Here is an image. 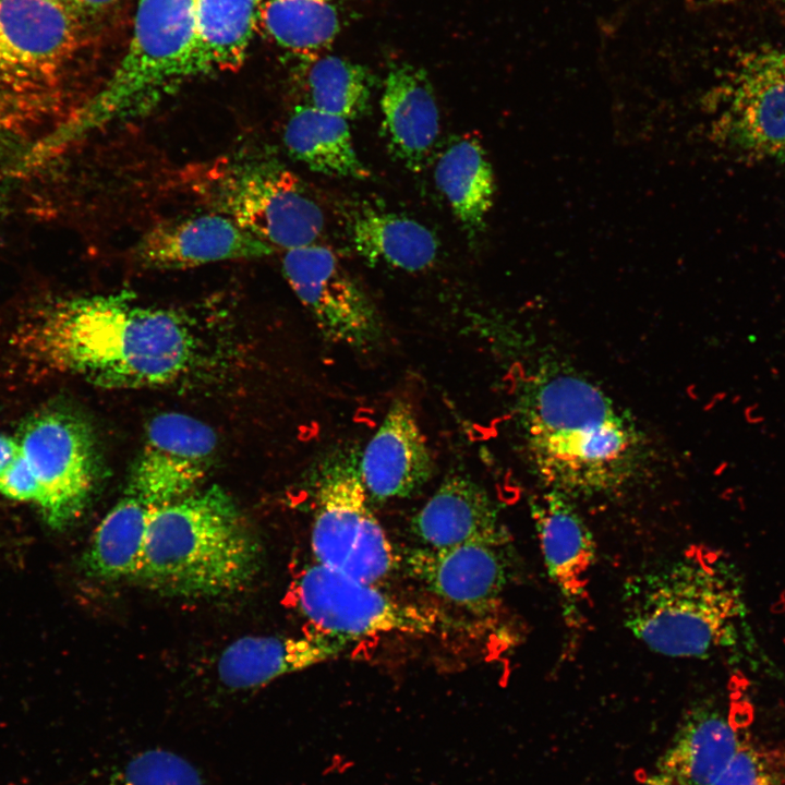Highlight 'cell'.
<instances>
[{
  "mask_svg": "<svg viewBox=\"0 0 785 785\" xmlns=\"http://www.w3.org/2000/svg\"><path fill=\"white\" fill-rule=\"evenodd\" d=\"M531 516L547 573L568 605L579 602L595 559L592 532L570 497L548 490L534 497Z\"/></svg>",
  "mask_w": 785,
  "mask_h": 785,
  "instance_id": "ffe728a7",
  "label": "cell"
},
{
  "mask_svg": "<svg viewBox=\"0 0 785 785\" xmlns=\"http://www.w3.org/2000/svg\"><path fill=\"white\" fill-rule=\"evenodd\" d=\"M382 134L390 155L418 172L428 162L439 134V110L426 72L394 63L381 98Z\"/></svg>",
  "mask_w": 785,
  "mask_h": 785,
  "instance_id": "e0dca14e",
  "label": "cell"
},
{
  "mask_svg": "<svg viewBox=\"0 0 785 785\" xmlns=\"http://www.w3.org/2000/svg\"><path fill=\"white\" fill-rule=\"evenodd\" d=\"M347 644L322 635L244 636L231 642L220 654L217 673L231 690L263 687L285 675L306 669L335 657Z\"/></svg>",
  "mask_w": 785,
  "mask_h": 785,
  "instance_id": "d6986e66",
  "label": "cell"
},
{
  "mask_svg": "<svg viewBox=\"0 0 785 785\" xmlns=\"http://www.w3.org/2000/svg\"><path fill=\"white\" fill-rule=\"evenodd\" d=\"M283 143L312 171L358 180L370 176L354 149L348 120L339 116L299 105L285 125Z\"/></svg>",
  "mask_w": 785,
  "mask_h": 785,
  "instance_id": "cb8c5ba5",
  "label": "cell"
},
{
  "mask_svg": "<svg viewBox=\"0 0 785 785\" xmlns=\"http://www.w3.org/2000/svg\"><path fill=\"white\" fill-rule=\"evenodd\" d=\"M266 0H194L209 70H235L245 58Z\"/></svg>",
  "mask_w": 785,
  "mask_h": 785,
  "instance_id": "484cf974",
  "label": "cell"
},
{
  "mask_svg": "<svg viewBox=\"0 0 785 785\" xmlns=\"http://www.w3.org/2000/svg\"><path fill=\"white\" fill-rule=\"evenodd\" d=\"M742 739L730 714L710 704L693 706L661 757L657 772L674 785H712Z\"/></svg>",
  "mask_w": 785,
  "mask_h": 785,
  "instance_id": "44dd1931",
  "label": "cell"
},
{
  "mask_svg": "<svg viewBox=\"0 0 785 785\" xmlns=\"http://www.w3.org/2000/svg\"><path fill=\"white\" fill-rule=\"evenodd\" d=\"M644 785H674L669 778L659 773L657 771L650 775Z\"/></svg>",
  "mask_w": 785,
  "mask_h": 785,
  "instance_id": "836d02e7",
  "label": "cell"
},
{
  "mask_svg": "<svg viewBox=\"0 0 785 785\" xmlns=\"http://www.w3.org/2000/svg\"><path fill=\"white\" fill-rule=\"evenodd\" d=\"M275 250L231 218L206 213L160 222L132 249L133 258L154 269H185L212 263L259 258Z\"/></svg>",
  "mask_w": 785,
  "mask_h": 785,
  "instance_id": "5bb4252c",
  "label": "cell"
},
{
  "mask_svg": "<svg viewBox=\"0 0 785 785\" xmlns=\"http://www.w3.org/2000/svg\"><path fill=\"white\" fill-rule=\"evenodd\" d=\"M624 620L652 651L672 657H706L733 645L746 613L742 585L732 564L695 547L625 585Z\"/></svg>",
  "mask_w": 785,
  "mask_h": 785,
  "instance_id": "277c9868",
  "label": "cell"
},
{
  "mask_svg": "<svg viewBox=\"0 0 785 785\" xmlns=\"http://www.w3.org/2000/svg\"><path fill=\"white\" fill-rule=\"evenodd\" d=\"M16 439L38 482L35 505L51 528L68 527L85 510L99 478L92 426L76 412L50 406L31 414Z\"/></svg>",
  "mask_w": 785,
  "mask_h": 785,
  "instance_id": "ba28073f",
  "label": "cell"
},
{
  "mask_svg": "<svg viewBox=\"0 0 785 785\" xmlns=\"http://www.w3.org/2000/svg\"><path fill=\"white\" fill-rule=\"evenodd\" d=\"M102 785H205V780L192 762L178 753L149 749L116 769Z\"/></svg>",
  "mask_w": 785,
  "mask_h": 785,
  "instance_id": "83f0119b",
  "label": "cell"
},
{
  "mask_svg": "<svg viewBox=\"0 0 785 785\" xmlns=\"http://www.w3.org/2000/svg\"><path fill=\"white\" fill-rule=\"evenodd\" d=\"M712 785H785V750L744 737Z\"/></svg>",
  "mask_w": 785,
  "mask_h": 785,
  "instance_id": "f1b7e54d",
  "label": "cell"
},
{
  "mask_svg": "<svg viewBox=\"0 0 785 785\" xmlns=\"http://www.w3.org/2000/svg\"><path fill=\"white\" fill-rule=\"evenodd\" d=\"M192 192L213 212L275 251L315 243L324 214L302 181L277 160L253 153L221 157L191 172Z\"/></svg>",
  "mask_w": 785,
  "mask_h": 785,
  "instance_id": "8992f818",
  "label": "cell"
},
{
  "mask_svg": "<svg viewBox=\"0 0 785 785\" xmlns=\"http://www.w3.org/2000/svg\"><path fill=\"white\" fill-rule=\"evenodd\" d=\"M21 447L16 437L0 433V475L17 459Z\"/></svg>",
  "mask_w": 785,
  "mask_h": 785,
  "instance_id": "1f68e13d",
  "label": "cell"
},
{
  "mask_svg": "<svg viewBox=\"0 0 785 785\" xmlns=\"http://www.w3.org/2000/svg\"><path fill=\"white\" fill-rule=\"evenodd\" d=\"M359 470L376 500L408 497L433 475L434 462L411 406L395 401L365 447Z\"/></svg>",
  "mask_w": 785,
  "mask_h": 785,
  "instance_id": "9a60e30c",
  "label": "cell"
},
{
  "mask_svg": "<svg viewBox=\"0 0 785 785\" xmlns=\"http://www.w3.org/2000/svg\"><path fill=\"white\" fill-rule=\"evenodd\" d=\"M410 526L422 546L432 550L469 543L503 545L507 541L486 491L460 474L443 481Z\"/></svg>",
  "mask_w": 785,
  "mask_h": 785,
  "instance_id": "ac0fdd59",
  "label": "cell"
},
{
  "mask_svg": "<svg viewBox=\"0 0 785 785\" xmlns=\"http://www.w3.org/2000/svg\"><path fill=\"white\" fill-rule=\"evenodd\" d=\"M347 220L350 243L369 264L421 271L430 268L438 256L436 234L402 214L364 204L354 208Z\"/></svg>",
  "mask_w": 785,
  "mask_h": 785,
  "instance_id": "7402d4cb",
  "label": "cell"
},
{
  "mask_svg": "<svg viewBox=\"0 0 785 785\" xmlns=\"http://www.w3.org/2000/svg\"><path fill=\"white\" fill-rule=\"evenodd\" d=\"M309 61L303 74L307 105L347 120L369 111L372 80L363 65L333 55Z\"/></svg>",
  "mask_w": 785,
  "mask_h": 785,
  "instance_id": "4316f807",
  "label": "cell"
},
{
  "mask_svg": "<svg viewBox=\"0 0 785 785\" xmlns=\"http://www.w3.org/2000/svg\"><path fill=\"white\" fill-rule=\"evenodd\" d=\"M532 469L547 490L568 497L612 492L640 466L642 436L602 389L566 370L538 372L520 400Z\"/></svg>",
  "mask_w": 785,
  "mask_h": 785,
  "instance_id": "7a4b0ae2",
  "label": "cell"
},
{
  "mask_svg": "<svg viewBox=\"0 0 785 785\" xmlns=\"http://www.w3.org/2000/svg\"><path fill=\"white\" fill-rule=\"evenodd\" d=\"M194 0H140L129 48L105 87L51 134L56 147L132 113L168 87L208 72Z\"/></svg>",
  "mask_w": 785,
  "mask_h": 785,
  "instance_id": "5b68a950",
  "label": "cell"
},
{
  "mask_svg": "<svg viewBox=\"0 0 785 785\" xmlns=\"http://www.w3.org/2000/svg\"><path fill=\"white\" fill-rule=\"evenodd\" d=\"M434 178L464 232L478 237L495 193L493 169L479 138L472 134L451 138L437 158Z\"/></svg>",
  "mask_w": 785,
  "mask_h": 785,
  "instance_id": "603a6c76",
  "label": "cell"
},
{
  "mask_svg": "<svg viewBox=\"0 0 785 785\" xmlns=\"http://www.w3.org/2000/svg\"><path fill=\"white\" fill-rule=\"evenodd\" d=\"M293 597L317 635L346 642L389 633H432L439 623L428 607L397 600L374 583L315 561L298 576Z\"/></svg>",
  "mask_w": 785,
  "mask_h": 785,
  "instance_id": "9c48e42d",
  "label": "cell"
},
{
  "mask_svg": "<svg viewBox=\"0 0 785 785\" xmlns=\"http://www.w3.org/2000/svg\"><path fill=\"white\" fill-rule=\"evenodd\" d=\"M0 494L14 500L36 504L39 495L38 482L22 452L0 475Z\"/></svg>",
  "mask_w": 785,
  "mask_h": 785,
  "instance_id": "4dcf8cb0",
  "label": "cell"
},
{
  "mask_svg": "<svg viewBox=\"0 0 785 785\" xmlns=\"http://www.w3.org/2000/svg\"><path fill=\"white\" fill-rule=\"evenodd\" d=\"M503 545L469 543L444 550L411 548L403 556L411 577L440 599L470 608L491 605L507 581Z\"/></svg>",
  "mask_w": 785,
  "mask_h": 785,
  "instance_id": "2e32d148",
  "label": "cell"
},
{
  "mask_svg": "<svg viewBox=\"0 0 785 785\" xmlns=\"http://www.w3.org/2000/svg\"><path fill=\"white\" fill-rule=\"evenodd\" d=\"M48 1L64 4V5H68V7H71L74 9L73 0H48Z\"/></svg>",
  "mask_w": 785,
  "mask_h": 785,
  "instance_id": "e575fe53",
  "label": "cell"
},
{
  "mask_svg": "<svg viewBox=\"0 0 785 785\" xmlns=\"http://www.w3.org/2000/svg\"><path fill=\"white\" fill-rule=\"evenodd\" d=\"M33 338L52 366L113 389L172 383L192 369L200 350L184 315L141 306L124 291L55 304Z\"/></svg>",
  "mask_w": 785,
  "mask_h": 785,
  "instance_id": "6da1fadb",
  "label": "cell"
},
{
  "mask_svg": "<svg viewBox=\"0 0 785 785\" xmlns=\"http://www.w3.org/2000/svg\"><path fill=\"white\" fill-rule=\"evenodd\" d=\"M358 462H326L315 492L311 550L315 563L376 584L396 566L394 548L367 504Z\"/></svg>",
  "mask_w": 785,
  "mask_h": 785,
  "instance_id": "52a82bcc",
  "label": "cell"
},
{
  "mask_svg": "<svg viewBox=\"0 0 785 785\" xmlns=\"http://www.w3.org/2000/svg\"><path fill=\"white\" fill-rule=\"evenodd\" d=\"M261 558V544L233 498L212 485L155 512L133 579L169 596L216 597L251 583Z\"/></svg>",
  "mask_w": 785,
  "mask_h": 785,
  "instance_id": "3957f363",
  "label": "cell"
},
{
  "mask_svg": "<svg viewBox=\"0 0 785 785\" xmlns=\"http://www.w3.org/2000/svg\"><path fill=\"white\" fill-rule=\"evenodd\" d=\"M259 23L279 47L307 60L327 49L340 31L335 0H266Z\"/></svg>",
  "mask_w": 785,
  "mask_h": 785,
  "instance_id": "d4e9b609",
  "label": "cell"
},
{
  "mask_svg": "<svg viewBox=\"0 0 785 785\" xmlns=\"http://www.w3.org/2000/svg\"><path fill=\"white\" fill-rule=\"evenodd\" d=\"M40 94H27L0 86V159L20 147L26 131L43 112Z\"/></svg>",
  "mask_w": 785,
  "mask_h": 785,
  "instance_id": "f546056e",
  "label": "cell"
},
{
  "mask_svg": "<svg viewBox=\"0 0 785 785\" xmlns=\"http://www.w3.org/2000/svg\"><path fill=\"white\" fill-rule=\"evenodd\" d=\"M217 435L205 422L164 412L148 423L125 487L156 509L197 488L212 467Z\"/></svg>",
  "mask_w": 785,
  "mask_h": 785,
  "instance_id": "4fadbf2b",
  "label": "cell"
},
{
  "mask_svg": "<svg viewBox=\"0 0 785 785\" xmlns=\"http://www.w3.org/2000/svg\"><path fill=\"white\" fill-rule=\"evenodd\" d=\"M717 131L751 157L785 161V49L759 47L735 61Z\"/></svg>",
  "mask_w": 785,
  "mask_h": 785,
  "instance_id": "7c38bea8",
  "label": "cell"
},
{
  "mask_svg": "<svg viewBox=\"0 0 785 785\" xmlns=\"http://www.w3.org/2000/svg\"><path fill=\"white\" fill-rule=\"evenodd\" d=\"M81 43L75 9L48 0H0V86L46 95Z\"/></svg>",
  "mask_w": 785,
  "mask_h": 785,
  "instance_id": "30bf717a",
  "label": "cell"
},
{
  "mask_svg": "<svg viewBox=\"0 0 785 785\" xmlns=\"http://www.w3.org/2000/svg\"><path fill=\"white\" fill-rule=\"evenodd\" d=\"M281 265L325 339L358 350L381 340L383 324L375 305L330 249L316 243L291 249Z\"/></svg>",
  "mask_w": 785,
  "mask_h": 785,
  "instance_id": "8fae6325",
  "label": "cell"
},
{
  "mask_svg": "<svg viewBox=\"0 0 785 785\" xmlns=\"http://www.w3.org/2000/svg\"><path fill=\"white\" fill-rule=\"evenodd\" d=\"M120 0H73L74 9L87 15L96 16L110 11Z\"/></svg>",
  "mask_w": 785,
  "mask_h": 785,
  "instance_id": "d6a6232c",
  "label": "cell"
}]
</instances>
